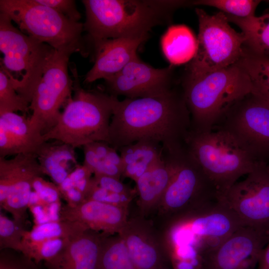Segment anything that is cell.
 Listing matches in <instances>:
<instances>
[{
	"instance_id": "1",
	"label": "cell",
	"mask_w": 269,
	"mask_h": 269,
	"mask_svg": "<svg viewBox=\"0 0 269 269\" xmlns=\"http://www.w3.org/2000/svg\"><path fill=\"white\" fill-rule=\"evenodd\" d=\"M191 117L181 88L159 96L117 99L109 128L110 145L118 151L140 140L161 145L170 152L185 144Z\"/></svg>"
},
{
	"instance_id": "2",
	"label": "cell",
	"mask_w": 269,
	"mask_h": 269,
	"mask_svg": "<svg viewBox=\"0 0 269 269\" xmlns=\"http://www.w3.org/2000/svg\"><path fill=\"white\" fill-rule=\"evenodd\" d=\"M84 30L93 45L121 37L148 36L155 26L170 21L174 10L186 0H83Z\"/></svg>"
},
{
	"instance_id": "3",
	"label": "cell",
	"mask_w": 269,
	"mask_h": 269,
	"mask_svg": "<svg viewBox=\"0 0 269 269\" xmlns=\"http://www.w3.org/2000/svg\"><path fill=\"white\" fill-rule=\"evenodd\" d=\"M181 88L190 114L191 129L209 132L224 111L252 93L254 87L248 73L238 62L201 76L184 74Z\"/></svg>"
},
{
	"instance_id": "4",
	"label": "cell",
	"mask_w": 269,
	"mask_h": 269,
	"mask_svg": "<svg viewBox=\"0 0 269 269\" xmlns=\"http://www.w3.org/2000/svg\"><path fill=\"white\" fill-rule=\"evenodd\" d=\"M168 221L164 242L170 258L191 263L201 261L204 256L243 226L235 214L220 201L208 208Z\"/></svg>"
},
{
	"instance_id": "5",
	"label": "cell",
	"mask_w": 269,
	"mask_h": 269,
	"mask_svg": "<svg viewBox=\"0 0 269 269\" xmlns=\"http://www.w3.org/2000/svg\"><path fill=\"white\" fill-rule=\"evenodd\" d=\"M74 96L67 102L56 125L43 139L60 141L75 148L95 141L109 142V128L117 97L80 86L76 69H72Z\"/></svg>"
},
{
	"instance_id": "6",
	"label": "cell",
	"mask_w": 269,
	"mask_h": 269,
	"mask_svg": "<svg viewBox=\"0 0 269 269\" xmlns=\"http://www.w3.org/2000/svg\"><path fill=\"white\" fill-rule=\"evenodd\" d=\"M162 157L170 166L169 185L157 207L168 220L219 202L218 192L186 145Z\"/></svg>"
},
{
	"instance_id": "7",
	"label": "cell",
	"mask_w": 269,
	"mask_h": 269,
	"mask_svg": "<svg viewBox=\"0 0 269 269\" xmlns=\"http://www.w3.org/2000/svg\"><path fill=\"white\" fill-rule=\"evenodd\" d=\"M185 145L220 196L259 165L227 133L190 130Z\"/></svg>"
},
{
	"instance_id": "8",
	"label": "cell",
	"mask_w": 269,
	"mask_h": 269,
	"mask_svg": "<svg viewBox=\"0 0 269 269\" xmlns=\"http://www.w3.org/2000/svg\"><path fill=\"white\" fill-rule=\"evenodd\" d=\"M56 49L22 32L0 13V68L17 93L30 103L33 92Z\"/></svg>"
},
{
	"instance_id": "9",
	"label": "cell",
	"mask_w": 269,
	"mask_h": 269,
	"mask_svg": "<svg viewBox=\"0 0 269 269\" xmlns=\"http://www.w3.org/2000/svg\"><path fill=\"white\" fill-rule=\"evenodd\" d=\"M0 11L22 32L56 50L87 54L82 36L83 23L72 21L35 0H0Z\"/></svg>"
},
{
	"instance_id": "10",
	"label": "cell",
	"mask_w": 269,
	"mask_h": 269,
	"mask_svg": "<svg viewBox=\"0 0 269 269\" xmlns=\"http://www.w3.org/2000/svg\"><path fill=\"white\" fill-rule=\"evenodd\" d=\"M195 12L199 25L197 49L185 74L201 76L237 63L243 54L244 35L230 26L222 12L210 15L199 8Z\"/></svg>"
},
{
	"instance_id": "11",
	"label": "cell",
	"mask_w": 269,
	"mask_h": 269,
	"mask_svg": "<svg viewBox=\"0 0 269 269\" xmlns=\"http://www.w3.org/2000/svg\"><path fill=\"white\" fill-rule=\"evenodd\" d=\"M212 130L224 132L256 163H269V106L251 93L230 106Z\"/></svg>"
},
{
	"instance_id": "12",
	"label": "cell",
	"mask_w": 269,
	"mask_h": 269,
	"mask_svg": "<svg viewBox=\"0 0 269 269\" xmlns=\"http://www.w3.org/2000/svg\"><path fill=\"white\" fill-rule=\"evenodd\" d=\"M74 52L72 49L55 50L32 94L29 120L34 130L42 135L56 125L60 108L72 97L73 80L68 65Z\"/></svg>"
},
{
	"instance_id": "13",
	"label": "cell",
	"mask_w": 269,
	"mask_h": 269,
	"mask_svg": "<svg viewBox=\"0 0 269 269\" xmlns=\"http://www.w3.org/2000/svg\"><path fill=\"white\" fill-rule=\"evenodd\" d=\"M259 165L243 180L237 181L220 197L243 226L269 237V174Z\"/></svg>"
},
{
	"instance_id": "14",
	"label": "cell",
	"mask_w": 269,
	"mask_h": 269,
	"mask_svg": "<svg viewBox=\"0 0 269 269\" xmlns=\"http://www.w3.org/2000/svg\"><path fill=\"white\" fill-rule=\"evenodd\" d=\"M174 67L155 68L138 57L105 80L109 95L136 99L159 96L175 87Z\"/></svg>"
},
{
	"instance_id": "15",
	"label": "cell",
	"mask_w": 269,
	"mask_h": 269,
	"mask_svg": "<svg viewBox=\"0 0 269 269\" xmlns=\"http://www.w3.org/2000/svg\"><path fill=\"white\" fill-rule=\"evenodd\" d=\"M269 237L242 226L202 258L201 269H257Z\"/></svg>"
},
{
	"instance_id": "16",
	"label": "cell",
	"mask_w": 269,
	"mask_h": 269,
	"mask_svg": "<svg viewBox=\"0 0 269 269\" xmlns=\"http://www.w3.org/2000/svg\"><path fill=\"white\" fill-rule=\"evenodd\" d=\"M118 234L137 269H169L170 261L164 240L149 222L142 217L128 219Z\"/></svg>"
},
{
	"instance_id": "17",
	"label": "cell",
	"mask_w": 269,
	"mask_h": 269,
	"mask_svg": "<svg viewBox=\"0 0 269 269\" xmlns=\"http://www.w3.org/2000/svg\"><path fill=\"white\" fill-rule=\"evenodd\" d=\"M60 220L78 222L88 229L106 235L118 234L128 220V208L93 200L76 206L61 207Z\"/></svg>"
},
{
	"instance_id": "18",
	"label": "cell",
	"mask_w": 269,
	"mask_h": 269,
	"mask_svg": "<svg viewBox=\"0 0 269 269\" xmlns=\"http://www.w3.org/2000/svg\"><path fill=\"white\" fill-rule=\"evenodd\" d=\"M148 36L121 37L107 39L93 44L94 64L85 76L89 83L106 79L120 72L137 57L136 51Z\"/></svg>"
},
{
	"instance_id": "19",
	"label": "cell",
	"mask_w": 269,
	"mask_h": 269,
	"mask_svg": "<svg viewBox=\"0 0 269 269\" xmlns=\"http://www.w3.org/2000/svg\"><path fill=\"white\" fill-rule=\"evenodd\" d=\"M104 234L87 230L72 238L51 260L47 269H97Z\"/></svg>"
},
{
	"instance_id": "20",
	"label": "cell",
	"mask_w": 269,
	"mask_h": 269,
	"mask_svg": "<svg viewBox=\"0 0 269 269\" xmlns=\"http://www.w3.org/2000/svg\"><path fill=\"white\" fill-rule=\"evenodd\" d=\"M75 148L60 141L44 142L35 154L44 174L58 185L79 165Z\"/></svg>"
},
{
	"instance_id": "21",
	"label": "cell",
	"mask_w": 269,
	"mask_h": 269,
	"mask_svg": "<svg viewBox=\"0 0 269 269\" xmlns=\"http://www.w3.org/2000/svg\"><path fill=\"white\" fill-rule=\"evenodd\" d=\"M172 171L162 157L135 181L138 204L146 212L157 207L170 182Z\"/></svg>"
},
{
	"instance_id": "22",
	"label": "cell",
	"mask_w": 269,
	"mask_h": 269,
	"mask_svg": "<svg viewBox=\"0 0 269 269\" xmlns=\"http://www.w3.org/2000/svg\"><path fill=\"white\" fill-rule=\"evenodd\" d=\"M44 174L34 153H19L11 159L0 157V205L11 188L27 179H35Z\"/></svg>"
},
{
	"instance_id": "23",
	"label": "cell",
	"mask_w": 269,
	"mask_h": 269,
	"mask_svg": "<svg viewBox=\"0 0 269 269\" xmlns=\"http://www.w3.org/2000/svg\"><path fill=\"white\" fill-rule=\"evenodd\" d=\"M124 168L123 175L135 181L162 158V147L150 141L140 140L119 149Z\"/></svg>"
},
{
	"instance_id": "24",
	"label": "cell",
	"mask_w": 269,
	"mask_h": 269,
	"mask_svg": "<svg viewBox=\"0 0 269 269\" xmlns=\"http://www.w3.org/2000/svg\"><path fill=\"white\" fill-rule=\"evenodd\" d=\"M164 55L171 65L190 62L197 49V39L192 30L183 24L169 26L161 39Z\"/></svg>"
},
{
	"instance_id": "25",
	"label": "cell",
	"mask_w": 269,
	"mask_h": 269,
	"mask_svg": "<svg viewBox=\"0 0 269 269\" xmlns=\"http://www.w3.org/2000/svg\"><path fill=\"white\" fill-rule=\"evenodd\" d=\"M0 122L5 126L12 140L15 154L35 153L45 141L41 134L32 127L25 114L14 112L0 114Z\"/></svg>"
},
{
	"instance_id": "26",
	"label": "cell",
	"mask_w": 269,
	"mask_h": 269,
	"mask_svg": "<svg viewBox=\"0 0 269 269\" xmlns=\"http://www.w3.org/2000/svg\"><path fill=\"white\" fill-rule=\"evenodd\" d=\"M226 15L229 22L235 24L241 29L246 38L244 46L247 48L269 57V12L259 16L243 18Z\"/></svg>"
},
{
	"instance_id": "27",
	"label": "cell",
	"mask_w": 269,
	"mask_h": 269,
	"mask_svg": "<svg viewBox=\"0 0 269 269\" xmlns=\"http://www.w3.org/2000/svg\"><path fill=\"white\" fill-rule=\"evenodd\" d=\"M88 229L76 222L58 220L35 225L30 231H26L22 239V245L57 239H72Z\"/></svg>"
},
{
	"instance_id": "28",
	"label": "cell",
	"mask_w": 269,
	"mask_h": 269,
	"mask_svg": "<svg viewBox=\"0 0 269 269\" xmlns=\"http://www.w3.org/2000/svg\"><path fill=\"white\" fill-rule=\"evenodd\" d=\"M97 269H137L119 234H104Z\"/></svg>"
},
{
	"instance_id": "29",
	"label": "cell",
	"mask_w": 269,
	"mask_h": 269,
	"mask_svg": "<svg viewBox=\"0 0 269 269\" xmlns=\"http://www.w3.org/2000/svg\"><path fill=\"white\" fill-rule=\"evenodd\" d=\"M249 76L254 92H269V57L255 53L244 46L238 61Z\"/></svg>"
},
{
	"instance_id": "30",
	"label": "cell",
	"mask_w": 269,
	"mask_h": 269,
	"mask_svg": "<svg viewBox=\"0 0 269 269\" xmlns=\"http://www.w3.org/2000/svg\"><path fill=\"white\" fill-rule=\"evenodd\" d=\"M29 103L16 91L10 78L0 68V114L20 111L26 114Z\"/></svg>"
},
{
	"instance_id": "31",
	"label": "cell",
	"mask_w": 269,
	"mask_h": 269,
	"mask_svg": "<svg viewBox=\"0 0 269 269\" xmlns=\"http://www.w3.org/2000/svg\"><path fill=\"white\" fill-rule=\"evenodd\" d=\"M259 0H198L193 1V5H205L215 7L220 11L239 18L255 16Z\"/></svg>"
},
{
	"instance_id": "32",
	"label": "cell",
	"mask_w": 269,
	"mask_h": 269,
	"mask_svg": "<svg viewBox=\"0 0 269 269\" xmlns=\"http://www.w3.org/2000/svg\"><path fill=\"white\" fill-rule=\"evenodd\" d=\"M72 239L57 238L23 245L21 253L37 264L46 263L60 253Z\"/></svg>"
},
{
	"instance_id": "33",
	"label": "cell",
	"mask_w": 269,
	"mask_h": 269,
	"mask_svg": "<svg viewBox=\"0 0 269 269\" xmlns=\"http://www.w3.org/2000/svg\"><path fill=\"white\" fill-rule=\"evenodd\" d=\"M24 224L11 220L0 213V250L10 249L21 252L22 239L26 231Z\"/></svg>"
},
{
	"instance_id": "34",
	"label": "cell",
	"mask_w": 269,
	"mask_h": 269,
	"mask_svg": "<svg viewBox=\"0 0 269 269\" xmlns=\"http://www.w3.org/2000/svg\"><path fill=\"white\" fill-rule=\"evenodd\" d=\"M136 194H119L105 190L98 185L95 180L86 200H93L118 207L128 208Z\"/></svg>"
},
{
	"instance_id": "35",
	"label": "cell",
	"mask_w": 269,
	"mask_h": 269,
	"mask_svg": "<svg viewBox=\"0 0 269 269\" xmlns=\"http://www.w3.org/2000/svg\"><path fill=\"white\" fill-rule=\"evenodd\" d=\"M0 269H39L38 264L21 252L0 250Z\"/></svg>"
},
{
	"instance_id": "36",
	"label": "cell",
	"mask_w": 269,
	"mask_h": 269,
	"mask_svg": "<svg viewBox=\"0 0 269 269\" xmlns=\"http://www.w3.org/2000/svg\"><path fill=\"white\" fill-rule=\"evenodd\" d=\"M37 2L51 8L70 20L79 22L81 15L73 0H35Z\"/></svg>"
},
{
	"instance_id": "37",
	"label": "cell",
	"mask_w": 269,
	"mask_h": 269,
	"mask_svg": "<svg viewBox=\"0 0 269 269\" xmlns=\"http://www.w3.org/2000/svg\"><path fill=\"white\" fill-rule=\"evenodd\" d=\"M32 189L47 204L60 202V193L57 185L45 181L42 176L37 177L33 182Z\"/></svg>"
},
{
	"instance_id": "38",
	"label": "cell",
	"mask_w": 269,
	"mask_h": 269,
	"mask_svg": "<svg viewBox=\"0 0 269 269\" xmlns=\"http://www.w3.org/2000/svg\"><path fill=\"white\" fill-rule=\"evenodd\" d=\"M94 178L99 186L108 191L119 194H137L136 189H132L119 179L101 174H94Z\"/></svg>"
},
{
	"instance_id": "39",
	"label": "cell",
	"mask_w": 269,
	"mask_h": 269,
	"mask_svg": "<svg viewBox=\"0 0 269 269\" xmlns=\"http://www.w3.org/2000/svg\"><path fill=\"white\" fill-rule=\"evenodd\" d=\"M60 195L67 202L69 206H77L86 200L85 195L74 186L60 192Z\"/></svg>"
},
{
	"instance_id": "40",
	"label": "cell",
	"mask_w": 269,
	"mask_h": 269,
	"mask_svg": "<svg viewBox=\"0 0 269 269\" xmlns=\"http://www.w3.org/2000/svg\"><path fill=\"white\" fill-rule=\"evenodd\" d=\"M83 149L84 154L83 165L90 169L94 174L102 159L88 144L84 145Z\"/></svg>"
},
{
	"instance_id": "41",
	"label": "cell",
	"mask_w": 269,
	"mask_h": 269,
	"mask_svg": "<svg viewBox=\"0 0 269 269\" xmlns=\"http://www.w3.org/2000/svg\"><path fill=\"white\" fill-rule=\"evenodd\" d=\"M93 172L84 165H78L69 175L74 184L78 181L91 177Z\"/></svg>"
},
{
	"instance_id": "42",
	"label": "cell",
	"mask_w": 269,
	"mask_h": 269,
	"mask_svg": "<svg viewBox=\"0 0 269 269\" xmlns=\"http://www.w3.org/2000/svg\"><path fill=\"white\" fill-rule=\"evenodd\" d=\"M88 144L101 159L106 158L111 147L108 143L104 141H95Z\"/></svg>"
},
{
	"instance_id": "43",
	"label": "cell",
	"mask_w": 269,
	"mask_h": 269,
	"mask_svg": "<svg viewBox=\"0 0 269 269\" xmlns=\"http://www.w3.org/2000/svg\"><path fill=\"white\" fill-rule=\"evenodd\" d=\"M116 149L111 147L106 158L104 159H106L119 167L122 170L123 173L124 163L121 155H119Z\"/></svg>"
},
{
	"instance_id": "44",
	"label": "cell",
	"mask_w": 269,
	"mask_h": 269,
	"mask_svg": "<svg viewBox=\"0 0 269 269\" xmlns=\"http://www.w3.org/2000/svg\"><path fill=\"white\" fill-rule=\"evenodd\" d=\"M257 269H269V246L266 247L263 251Z\"/></svg>"
},
{
	"instance_id": "45",
	"label": "cell",
	"mask_w": 269,
	"mask_h": 269,
	"mask_svg": "<svg viewBox=\"0 0 269 269\" xmlns=\"http://www.w3.org/2000/svg\"><path fill=\"white\" fill-rule=\"evenodd\" d=\"M253 94L257 95L265 103L269 106V92H254Z\"/></svg>"
},
{
	"instance_id": "46",
	"label": "cell",
	"mask_w": 269,
	"mask_h": 269,
	"mask_svg": "<svg viewBox=\"0 0 269 269\" xmlns=\"http://www.w3.org/2000/svg\"><path fill=\"white\" fill-rule=\"evenodd\" d=\"M266 169L268 173L269 174V163L266 166Z\"/></svg>"
}]
</instances>
